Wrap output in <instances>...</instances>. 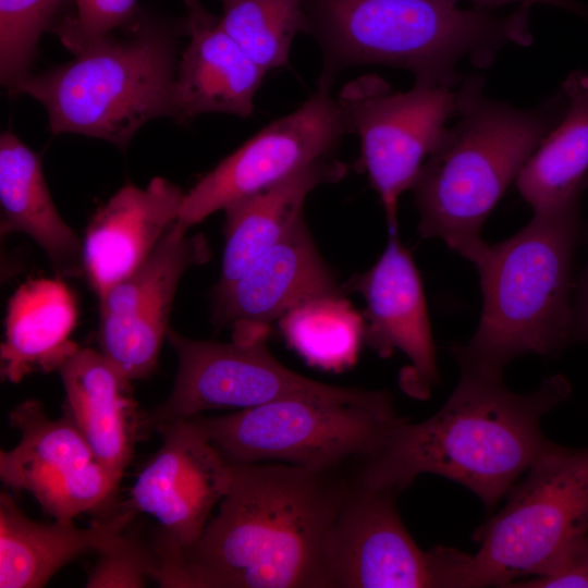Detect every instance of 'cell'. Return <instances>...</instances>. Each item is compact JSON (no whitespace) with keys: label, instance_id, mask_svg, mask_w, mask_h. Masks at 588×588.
I'll use <instances>...</instances> for the list:
<instances>
[{"label":"cell","instance_id":"obj_10","mask_svg":"<svg viewBox=\"0 0 588 588\" xmlns=\"http://www.w3.org/2000/svg\"><path fill=\"white\" fill-rule=\"evenodd\" d=\"M167 340L176 353V377L168 399L140 418V434L208 409H243L296 397L355 401L370 391L331 385L292 371L269 352L266 340L201 341L171 328Z\"/></svg>","mask_w":588,"mask_h":588},{"label":"cell","instance_id":"obj_17","mask_svg":"<svg viewBox=\"0 0 588 588\" xmlns=\"http://www.w3.org/2000/svg\"><path fill=\"white\" fill-rule=\"evenodd\" d=\"M397 226L377 262L353 277L345 289L366 302L365 341L380 357L401 351L411 362L404 388L425 395L438 381L436 348L421 279Z\"/></svg>","mask_w":588,"mask_h":588},{"label":"cell","instance_id":"obj_16","mask_svg":"<svg viewBox=\"0 0 588 588\" xmlns=\"http://www.w3.org/2000/svg\"><path fill=\"white\" fill-rule=\"evenodd\" d=\"M342 296L304 216L237 280L212 294V321L232 327L233 341L266 340L274 320L313 298Z\"/></svg>","mask_w":588,"mask_h":588},{"label":"cell","instance_id":"obj_23","mask_svg":"<svg viewBox=\"0 0 588 588\" xmlns=\"http://www.w3.org/2000/svg\"><path fill=\"white\" fill-rule=\"evenodd\" d=\"M0 205L2 235H28L61 277L84 272L83 244L54 206L39 156L8 131L0 137Z\"/></svg>","mask_w":588,"mask_h":588},{"label":"cell","instance_id":"obj_31","mask_svg":"<svg viewBox=\"0 0 588 588\" xmlns=\"http://www.w3.org/2000/svg\"><path fill=\"white\" fill-rule=\"evenodd\" d=\"M588 587V532L547 574L517 580L507 588Z\"/></svg>","mask_w":588,"mask_h":588},{"label":"cell","instance_id":"obj_11","mask_svg":"<svg viewBox=\"0 0 588 588\" xmlns=\"http://www.w3.org/2000/svg\"><path fill=\"white\" fill-rule=\"evenodd\" d=\"M350 131L360 140V162L382 201L388 228L397 226V203L412 188L456 115L453 88L415 84L393 93L377 75L347 84L338 97Z\"/></svg>","mask_w":588,"mask_h":588},{"label":"cell","instance_id":"obj_30","mask_svg":"<svg viewBox=\"0 0 588 588\" xmlns=\"http://www.w3.org/2000/svg\"><path fill=\"white\" fill-rule=\"evenodd\" d=\"M137 0H75L77 13L58 27L62 42L74 53L128 21Z\"/></svg>","mask_w":588,"mask_h":588},{"label":"cell","instance_id":"obj_3","mask_svg":"<svg viewBox=\"0 0 588 588\" xmlns=\"http://www.w3.org/2000/svg\"><path fill=\"white\" fill-rule=\"evenodd\" d=\"M456 91V122L446 127L413 186L421 238H438L475 265L489 244L488 216L567 108L560 89L531 108L485 95L470 75Z\"/></svg>","mask_w":588,"mask_h":588},{"label":"cell","instance_id":"obj_13","mask_svg":"<svg viewBox=\"0 0 588 588\" xmlns=\"http://www.w3.org/2000/svg\"><path fill=\"white\" fill-rule=\"evenodd\" d=\"M9 420L21 439L0 452V478L7 487L30 493L60 522L112 502L120 482L98 462L68 414L51 419L39 401L26 400L12 408Z\"/></svg>","mask_w":588,"mask_h":588},{"label":"cell","instance_id":"obj_6","mask_svg":"<svg viewBox=\"0 0 588 588\" xmlns=\"http://www.w3.org/2000/svg\"><path fill=\"white\" fill-rule=\"evenodd\" d=\"M75 56L27 75L15 90L44 106L52 134H82L124 149L148 121L170 115L176 59L163 27L143 24L126 40L108 35Z\"/></svg>","mask_w":588,"mask_h":588},{"label":"cell","instance_id":"obj_7","mask_svg":"<svg viewBox=\"0 0 588 588\" xmlns=\"http://www.w3.org/2000/svg\"><path fill=\"white\" fill-rule=\"evenodd\" d=\"M192 418L231 462H279L339 470L376 454L406 417L383 390L355 401L283 399Z\"/></svg>","mask_w":588,"mask_h":588},{"label":"cell","instance_id":"obj_28","mask_svg":"<svg viewBox=\"0 0 588 588\" xmlns=\"http://www.w3.org/2000/svg\"><path fill=\"white\" fill-rule=\"evenodd\" d=\"M65 0H0V76L9 91L27 76L41 34Z\"/></svg>","mask_w":588,"mask_h":588},{"label":"cell","instance_id":"obj_21","mask_svg":"<svg viewBox=\"0 0 588 588\" xmlns=\"http://www.w3.org/2000/svg\"><path fill=\"white\" fill-rule=\"evenodd\" d=\"M137 514L122 506L88 528L28 518L7 491L0 494V588H40L64 565L99 552Z\"/></svg>","mask_w":588,"mask_h":588},{"label":"cell","instance_id":"obj_29","mask_svg":"<svg viewBox=\"0 0 588 588\" xmlns=\"http://www.w3.org/2000/svg\"><path fill=\"white\" fill-rule=\"evenodd\" d=\"M134 520L98 552L86 588H138L157 579L159 563L151 538L146 540Z\"/></svg>","mask_w":588,"mask_h":588},{"label":"cell","instance_id":"obj_19","mask_svg":"<svg viewBox=\"0 0 588 588\" xmlns=\"http://www.w3.org/2000/svg\"><path fill=\"white\" fill-rule=\"evenodd\" d=\"M58 371L65 392L63 412L120 482L139 433L132 380L101 352L88 347H78Z\"/></svg>","mask_w":588,"mask_h":588},{"label":"cell","instance_id":"obj_5","mask_svg":"<svg viewBox=\"0 0 588 588\" xmlns=\"http://www.w3.org/2000/svg\"><path fill=\"white\" fill-rule=\"evenodd\" d=\"M579 205L534 212L517 233L488 245L474 265L482 310L471 339L453 346L462 371L503 376L526 354L553 355L572 342V266Z\"/></svg>","mask_w":588,"mask_h":588},{"label":"cell","instance_id":"obj_35","mask_svg":"<svg viewBox=\"0 0 588 588\" xmlns=\"http://www.w3.org/2000/svg\"><path fill=\"white\" fill-rule=\"evenodd\" d=\"M222 2L225 1V0H221Z\"/></svg>","mask_w":588,"mask_h":588},{"label":"cell","instance_id":"obj_32","mask_svg":"<svg viewBox=\"0 0 588 588\" xmlns=\"http://www.w3.org/2000/svg\"><path fill=\"white\" fill-rule=\"evenodd\" d=\"M457 2L460 0H451ZM474 8L491 11L493 9L507 5L518 4L530 7L538 3L553 5L572 13L578 14L588 20V7L577 2L575 0H467Z\"/></svg>","mask_w":588,"mask_h":588},{"label":"cell","instance_id":"obj_2","mask_svg":"<svg viewBox=\"0 0 588 588\" xmlns=\"http://www.w3.org/2000/svg\"><path fill=\"white\" fill-rule=\"evenodd\" d=\"M569 394L562 375L516 393L503 376L462 371L436 414L415 424L406 418L376 454L356 463L353 477L400 494L419 475L434 474L463 485L492 511L553 443L541 420Z\"/></svg>","mask_w":588,"mask_h":588},{"label":"cell","instance_id":"obj_15","mask_svg":"<svg viewBox=\"0 0 588 588\" xmlns=\"http://www.w3.org/2000/svg\"><path fill=\"white\" fill-rule=\"evenodd\" d=\"M155 431L162 445L121 506L155 517L157 529L184 552L200 538L212 509L225 497L232 463L192 418L160 425Z\"/></svg>","mask_w":588,"mask_h":588},{"label":"cell","instance_id":"obj_18","mask_svg":"<svg viewBox=\"0 0 588 588\" xmlns=\"http://www.w3.org/2000/svg\"><path fill=\"white\" fill-rule=\"evenodd\" d=\"M185 193L163 177L126 184L91 218L83 243L84 273L101 296L135 271L176 221Z\"/></svg>","mask_w":588,"mask_h":588},{"label":"cell","instance_id":"obj_27","mask_svg":"<svg viewBox=\"0 0 588 588\" xmlns=\"http://www.w3.org/2000/svg\"><path fill=\"white\" fill-rule=\"evenodd\" d=\"M219 25L267 73L287 65L308 16L304 0H225Z\"/></svg>","mask_w":588,"mask_h":588},{"label":"cell","instance_id":"obj_9","mask_svg":"<svg viewBox=\"0 0 588 588\" xmlns=\"http://www.w3.org/2000/svg\"><path fill=\"white\" fill-rule=\"evenodd\" d=\"M397 493L350 486L326 546L330 588H466L469 554L420 549L403 524Z\"/></svg>","mask_w":588,"mask_h":588},{"label":"cell","instance_id":"obj_1","mask_svg":"<svg viewBox=\"0 0 588 588\" xmlns=\"http://www.w3.org/2000/svg\"><path fill=\"white\" fill-rule=\"evenodd\" d=\"M231 463L218 514L183 552L181 588H330L326 546L351 476Z\"/></svg>","mask_w":588,"mask_h":588},{"label":"cell","instance_id":"obj_33","mask_svg":"<svg viewBox=\"0 0 588 588\" xmlns=\"http://www.w3.org/2000/svg\"><path fill=\"white\" fill-rule=\"evenodd\" d=\"M588 342V266L572 308V342Z\"/></svg>","mask_w":588,"mask_h":588},{"label":"cell","instance_id":"obj_8","mask_svg":"<svg viewBox=\"0 0 588 588\" xmlns=\"http://www.w3.org/2000/svg\"><path fill=\"white\" fill-rule=\"evenodd\" d=\"M506 497L475 532L469 588L542 576L588 532V448L553 442Z\"/></svg>","mask_w":588,"mask_h":588},{"label":"cell","instance_id":"obj_26","mask_svg":"<svg viewBox=\"0 0 588 588\" xmlns=\"http://www.w3.org/2000/svg\"><path fill=\"white\" fill-rule=\"evenodd\" d=\"M287 343L310 365L340 371L351 367L365 340V321L342 296H322L280 319Z\"/></svg>","mask_w":588,"mask_h":588},{"label":"cell","instance_id":"obj_25","mask_svg":"<svg viewBox=\"0 0 588 588\" xmlns=\"http://www.w3.org/2000/svg\"><path fill=\"white\" fill-rule=\"evenodd\" d=\"M561 90L567 100L564 115L516 179L534 212L580 205L588 187V73L572 72Z\"/></svg>","mask_w":588,"mask_h":588},{"label":"cell","instance_id":"obj_20","mask_svg":"<svg viewBox=\"0 0 588 588\" xmlns=\"http://www.w3.org/2000/svg\"><path fill=\"white\" fill-rule=\"evenodd\" d=\"M189 42L176 65L171 118L218 112L247 118L266 72L208 15L188 19Z\"/></svg>","mask_w":588,"mask_h":588},{"label":"cell","instance_id":"obj_24","mask_svg":"<svg viewBox=\"0 0 588 588\" xmlns=\"http://www.w3.org/2000/svg\"><path fill=\"white\" fill-rule=\"evenodd\" d=\"M77 319L73 293L60 280L23 283L9 301L1 344V375L13 383L32 372H50L78 347L71 341Z\"/></svg>","mask_w":588,"mask_h":588},{"label":"cell","instance_id":"obj_4","mask_svg":"<svg viewBox=\"0 0 588 588\" xmlns=\"http://www.w3.org/2000/svg\"><path fill=\"white\" fill-rule=\"evenodd\" d=\"M530 7L505 15L462 9L451 0H313L307 13L324 52L321 85L359 64L401 68L415 84L454 88L457 65L490 66L510 45L532 42Z\"/></svg>","mask_w":588,"mask_h":588},{"label":"cell","instance_id":"obj_12","mask_svg":"<svg viewBox=\"0 0 588 588\" xmlns=\"http://www.w3.org/2000/svg\"><path fill=\"white\" fill-rule=\"evenodd\" d=\"M348 132L338 97L321 86L296 110L264 127L185 193L175 228L188 232L230 204L330 158Z\"/></svg>","mask_w":588,"mask_h":588},{"label":"cell","instance_id":"obj_34","mask_svg":"<svg viewBox=\"0 0 588 588\" xmlns=\"http://www.w3.org/2000/svg\"><path fill=\"white\" fill-rule=\"evenodd\" d=\"M188 11L189 19H203L210 15L199 0H182Z\"/></svg>","mask_w":588,"mask_h":588},{"label":"cell","instance_id":"obj_22","mask_svg":"<svg viewBox=\"0 0 588 588\" xmlns=\"http://www.w3.org/2000/svg\"><path fill=\"white\" fill-rule=\"evenodd\" d=\"M346 171L342 162L324 158L226 206L225 245L213 292L237 280L304 216L305 200L317 186L341 180Z\"/></svg>","mask_w":588,"mask_h":588},{"label":"cell","instance_id":"obj_14","mask_svg":"<svg viewBox=\"0 0 588 588\" xmlns=\"http://www.w3.org/2000/svg\"><path fill=\"white\" fill-rule=\"evenodd\" d=\"M210 258L203 234L188 235L173 223L135 271L98 297L100 352L131 380L157 366L182 275Z\"/></svg>","mask_w":588,"mask_h":588}]
</instances>
